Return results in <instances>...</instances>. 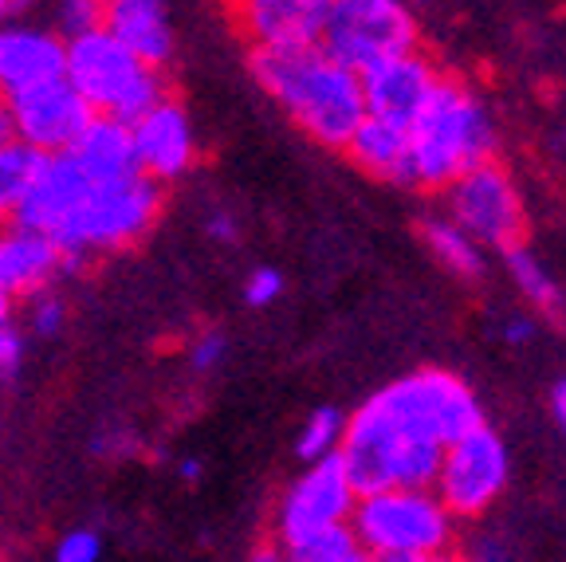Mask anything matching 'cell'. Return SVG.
Instances as JSON below:
<instances>
[{"label": "cell", "mask_w": 566, "mask_h": 562, "mask_svg": "<svg viewBox=\"0 0 566 562\" xmlns=\"http://www.w3.org/2000/svg\"><path fill=\"white\" fill-rule=\"evenodd\" d=\"M9 319H12V295L0 288V323H9Z\"/></svg>", "instance_id": "40"}, {"label": "cell", "mask_w": 566, "mask_h": 562, "mask_svg": "<svg viewBox=\"0 0 566 562\" xmlns=\"http://www.w3.org/2000/svg\"><path fill=\"white\" fill-rule=\"evenodd\" d=\"M197 476H201V465H197L193 457L181 460V480H197Z\"/></svg>", "instance_id": "39"}, {"label": "cell", "mask_w": 566, "mask_h": 562, "mask_svg": "<svg viewBox=\"0 0 566 562\" xmlns=\"http://www.w3.org/2000/svg\"><path fill=\"white\" fill-rule=\"evenodd\" d=\"M248 562H280V547H260V551H252Z\"/></svg>", "instance_id": "38"}, {"label": "cell", "mask_w": 566, "mask_h": 562, "mask_svg": "<svg viewBox=\"0 0 566 562\" xmlns=\"http://www.w3.org/2000/svg\"><path fill=\"white\" fill-rule=\"evenodd\" d=\"M421 28L409 0H335L318 48L350 71H366L389 55L413 52Z\"/></svg>", "instance_id": "7"}, {"label": "cell", "mask_w": 566, "mask_h": 562, "mask_svg": "<svg viewBox=\"0 0 566 562\" xmlns=\"http://www.w3.org/2000/svg\"><path fill=\"white\" fill-rule=\"evenodd\" d=\"M343 154L363 169L389 185H409V131L386 118H363V126L350 134Z\"/></svg>", "instance_id": "20"}, {"label": "cell", "mask_w": 566, "mask_h": 562, "mask_svg": "<svg viewBox=\"0 0 566 562\" xmlns=\"http://www.w3.org/2000/svg\"><path fill=\"white\" fill-rule=\"evenodd\" d=\"M103 32L158 71L174 60V24L166 0H103Z\"/></svg>", "instance_id": "17"}, {"label": "cell", "mask_w": 566, "mask_h": 562, "mask_svg": "<svg viewBox=\"0 0 566 562\" xmlns=\"http://www.w3.org/2000/svg\"><path fill=\"white\" fill-rule=\"evenodd\" d=\"M67 326V303L55 291H40L35 299H28V331L35 339H55Z\"/></svg>", "instance_id": "26"}, {"label": "cell", "mask_w": 566, "mask_h": 562, "mask_svg": "<svg viewBox=\"0 0 566 562\" xmlns=\"http://www.w3.org/2000/svg\"><path fill=\"white\" fill-rule=\"evenodd\" d=\"M252 75L318 146L343 149L366 118L358 71L331 60L318 44L252 48Z\"/></svg>", "instance_id": "1"}, {"label": "cell", "mask_w": 566, "mask_h": 562, "mask_svg": "<svg viewBox=\"0 0 566 562\" xmlns=\"http://www.w3.org/2000/svg\"><path fill=\"white\" fill-rule=\"evenodd\" d=\"M346 528L370 559L421 562L449 551L457 519L444 511L433 488H386L358 496Z\"/></svg>", "instance_id": "4"}, {"label": "cell", "mask_w": 566, "mask_h": 562, "mask_svg": "<svg viewBox=\"0 0 566 562\" xmlns=\"http://www.w3.org/2000/svg\"><path fill=\"white\" fill-rule=\"evenodd\" d=\"M563 146H566V134H563Z\"/></svg>", "instance_id": "45"}, {"label": "cell", "mask_w": 566, "mask_h": 562, "mask_svg": "<svg viewBox=\"0 0 566 562\" xmlns=\"http://www.w3.org/2000/svg\"><path fill=\"white\" fill-rule=\"evenodd\" d=\"M507 483H512V452L504 437L484 422L441 452L433 496L452 519H480L504 500Z\"/></svg>", "instance_id": "8"}, {"label": "cell", "mask_w": 566, "mask_h": 562, "mask_svg": "<svg viewBox=\"0 0 566 562\" xmlns=\"http://www.w3.org/2000/svg\"><path fill=\"white\" fill-rule=\"evenodd\" d=\"M421 240L449 275H457V280H484L488 272L484 248L460 229V225H452L449 217L421 220Z\"/></svg>", "instance_id": "21"}, {"label": "cell", "mask_w": 566, "mask_h": 562, "mask_svg": "<svg viewBox=\"0 0 566 562\" xmlns=\"http://www.w3.org/2000/svg\"><path fill=\"white\" fill-rule=\"evenodd\" d=\"M63 80L80 91V98L91 106V115L118 118L126 126L138 115H146L158 98H166L161 71L142 63L134 52H126L115 35H106L103 28L67 40Z\"/></svg>", "instance_id": "5"}, {"label": "cell", "mask_w": 566, "mask_h": 562, "mask_svg": "<svg viewBox=\"0 0 566 562\" xmlns=\"http://www.w3.org/2000/svg\"><path fill=\"white\" fill-rule=\"evenodd\" d=\"M205 229H209V237L217 240V244H232V240L240 237V229H237V217H232V212H224V209H217L209 217V225H205Z\"/></svg>", "instance_id": "34"}, {"label": "cell", "mask_w": 566, "mask_h": 562, "mask_svg": "<svg viewBox=\"0 0 566 562\" xmlns=\"http://www.w3.org/2000/svg\"><path fill=\"white\" fill-rule=\"evenodd\" d=\"M363 80V103L370 118H386V123L409 126L417 118L429 95L441 83V71L421 48L401 55H389V60L370 63L366 71H358Z\"/></svg>", "instance_id": "13"}, {"label": "cell", "mask_w": 566, "mask_h": 562, "mask_svg": "<svg viewBox=\"0 0 566 562\" xmlns=\"http://www.w3.org/2000/svg\"><path fill=\"white\" fill-rule=\"evenodd\" d=\"M409 131V185L444 194L457 177L495 162L500 131L488 103L469 83L441 75L429 103L417 111Z\"/></svg>", "instance_id": "2"}, {"label": "cell", "mask_w": 566, "mask_h": 562, "mask_svg": "<svg viewBox=\"0 0 566 562\" xmlns=\"http://www.w3.org/2000/svg\"><path fill=\"white\" fill-rule=\"evenodd\" d=\"M83 189H87V174H83L67 154H52V158H44L40 169H35L12 225H24V229L48 232V237H52L63 220H67V212L75 209Z\"/></svg>", "instance_id": "18"}, {"label": "cell", "mask_w": 566, "mask_h": 562, "mask_svg": "<svg viewBox=\"0 0 566 562\" xmlns=\"http://www.w3.org/2000/svg\"><path fill=\"white\" fill-rule=\"evenodd\" d=\"M504 264H507V275L515 280L520 295L527 299L531 308L543 311L547 319H563L566 315V295L558 288V280L551 275V268L543 264L539 256L531 252L527 244H515L504 252Z\"/></svg>", "instance_id": "22"}, {"label": "cell", "mask_w": 566, "mask_h": 562, "mask_svg": "<svg viewBox=\"0 0 566 562\" xmlns=\"http://www.w3.org/2000/svg\"><path fill=\"white\" fill-rule=\"evenodd\" d=\"M354 503H358V492H354L338 457L315 460L283 488L280 503H275V539L283 547L295 539L318 535V531L346 528Z\"/></svg>", "instance_id": "10"}, {"label": "cell", "mask_w": 566, "mask_h": 562, "mask_svg": "<svg viewBox=\"0 0 566 562\" xmlns=\"http://www.w3.org/2000/svg\"><path fill=\"white\" fill-rule=\"evenodd\" d=\"M283 295V275L275 268H256L244 283V299L248 308H272L275 299Z\"/></svg>", "instance_id": "31"}, {"label": "cell", "mask_w": 566, "mask_h": 562, "mask_svg": "<svg viewBox=\"0 0 566 562\" xmlns=\"http://www.w3.org/2000/svg\"><path fill=\"white\" fill-rule=\"evenodd\" d=\"M551 414H555L558 429H563V437H566V378H558L555 389H551Z\"/></svg>", "instance_id": "35"}, {"label": "cell", "mask_w": 566, "mask_h": 562, "mask_svg": "<svg viewBox=\"0 0 566 562\" xmlns=\"http://www.w3.org/2000/svg\"><path fill=\"white\" fill-rule=\"evenodd\" d=\"M460 562H515V551L504 535L495 531H476V535L464 543V554H457Z\"/></svg>", "instance_id": "30"}, {"label": "cell", "mask_w": 566, "mask_h": 562, "mask_svg": "<svg viewBox=\"0 0 566 562\" xmlns=\"http://www.w3.org/2000/svg\"><path fill=\"white\" fill-rule=\"evenodd\" d=\"M103 559V535L95 528H75L55 543V562H98Z\"/></svg>", "instance_id": "28"}, {"label": "cell", "mask_w": 566, "mask_h": 562, "mask_svg": "<svg viewBox=\"0 0 566 562\" xmlns=\"http://www.w3.org/2000/svg\"><path fill=\"white\" fill-rule=\"evenodd\" d=\"M363 547L350 535V528L318 531V535L295 539L280 547V562H358Z\"/></svg>", "instance_id": "25"}, {"label": "cell", "mask_w": 566, "mask_h": 562, "mask_svg": "<svg viewBox=\"0 0 566 562\" xmlns=\"http://www.w3.org/2000/svg\"><path fill=\"white\" fill-rule=\"evenodd\" d=\"M67 272H80L63 248L48 232L24 229V225H0V288L12 299H35L52 291V283Z\"/></svg>", "instance_id": "14"}, {"label": "cell", "mask_w": 566, "mask_h": 562, "mask_svg": "<svg viewBox=\"0 0 566 562\" xmlns=\"http://www.w3.org/2000/svg\"><path fill=\"white\" fill-rule=\"evenodd\" d=\"M40 162L44 158H40L35 149L20 146V142H4V146H0V225H9V220L17 217Z\"/></svg>", "instance_id": "23"}, {"label": "cell", "mask_w": 566, "mask_h": 562, "mask_svg": "<svg viewBox=\"0 0 566 562\" xmlns=\"http://www.w3.org/2000/svg\"><path fill=\"white\" fill-rule=\"evenodd\" d=\"M335 0H237L240 28L252 48L318 44Z\"/></svg>", "instance_id": "16"}, {"label": "cell", "mask_w": 566, "mask_h": 562, "mask_svg": "<svg viewBox=\"0 0 566 562\" xmlns=\"http://www.w3.org/2000/svg\"><path fill=\"white\" fill-rule=\"evenodd\" d=\"M4 142H12V123H9V103L0 98V146Z\"/></svg>", "instance_id": "37"}, {"label": "cell", "mask_w": 566, "mask_h": 562, "mask_svg": "<svg viewBox=\"0 0 566 562\" xmlns=\"http://www.w3.org/2000/svg\"><path fill=\"white\" fill-rule=\"evenodd\" d=\"M67 158L87 174V181H123V177L138 174L130 126L118 123V118H91L75 138V146L67 149Z\"/></svg>", "instance_id": "19"}, {"label": "cell", "mask_w": 566, "mask_h": 562, "mask_svg": "<svg viewBox=\"0 0 566 562\" xmlns=\"http://www.w3.org/2000/svg\"><path fill=\"white\" fill-rule=\"evenodd\" d=\"M60 28L67 40L103 28V0H60Z\"/></svg>", "instance_id": "27"}, {"label": "cell", "mask_w": 566, "mask_h": 562, "mask_svg": "<svg viewBox=\"0 0 566 562\" xmlns=\"http://www.w3.org/2000/svg\"><path fill=\"white\" fill-rule=\"evenodd\" d=\"M343 429H346V414H338L335 405H323V409H315V414L303 422L300 437H295V457H300L303 465L338 457Z\"/></svg>", "instance_id": "24"}, {"label": "cell", "mask_w": 566, "mask_h": 562, "mask_svg": "<svg viewBox=\"0 0 566 562\" xmlns=\"http://www.w3.org/2000/svg\"><path fill=\"white\" fill-rule=\"evenodd\" d=\"M224 354H229V343H224V334L209 331L201 334L193 346H189V366L197 370V374H212V370L221 366Z\"/></svg>", "instance_id": "32"}, {"label": "cell", "mask_w": 566, "mask_h": 562, "mask_svg": "<svg viewBox=\"0 0 566 562\" xmlns=\"http://www.w3.org/2000/svg\"><path fill=\"white\" fill-rule=\"evenodd\" d=\"M166 209V189L150 177H123V181H87L75 209L67 212L52 240L63 248L71 264L83 268L87 256L123 252L150 237Z\"/></svg>", "instance_id": "3"}, {"label": "cell", "mask_w": 566, "mask_h": 562, "mask_svg": "<svg viewBox=\"0 0 566 562\" xmlns=\"http://www.w3.org/2000/svg\"><path fill=\"white\" fill-rule=\"evenodd\" d=\"M63 67H67L63 35L32 24L0 28V98L63 80Z\"/></svg>", "instance_id": "15"}, {"label": "cell", "mask_w": 566, "mask_h": 562, "mask_svg": "<svg viewBox=\"0 0 566 562\" xmlns=\"http://www.w3.org/2000/svg\"><path fill=\"white\" fill-rule=\"evenodd\" d=\"M370 562H406V559H370Z\"/></svg>", "instance_id": "42"}, {"label": "cell", "mask_w": 566, "mask_h": 562, "mask_svg": "<svg viewBox=\"0 0 566 562\" xmlns=\"http://www.w3.org/2000/svg\"><path fill=\"white\" fill-rule=\"evenodd\" d=\"M370 397L409 440H424L437 448H449L452 440L484 425L480 394L460 374L441 366L406 374Z\"/></svg>", "instance_id": "6"}, {"label": "cell", "mask_w": 566, "mask_h": 562, "mask_svg": "<svg viewBox=\"0 0 566 562\" xmlns=\"http://www.w3.org/2000/svg\"><path fill=\"white\" fill-rule=\"evenodd\" d=\"M358 562H370V554H363V559H358Z\"/></svg>", "instance_id": "43"}, {"label": "cell", "mask_w": 566, "mask_h": 562, "mask_svg": "<svg viewBox=\"0 0 566 562\" xmlns=\"http://www.w3.org/2000/svg\"><path fill=\"white\" fill-rule=\"evenodd\" d=\"M449 197V212L444 217L452 225L469 232L480 248H495V252H507V248L523 244V232H527V205L515 177L507 174L500 162H484L472 174L457 177V181L444 189Z\"/></svg>", "instance_id": "9"}, {"label": "cell", "mask_w": 566, "mask_h": 562, "mask_svg": "<svg viewBox=\"0 0 566 562\" xmlns=\"http://www.w3.org/2000/svg\"><path fill=\"white\" fill-rule=\"evenodd\" d=\"M0 562H9V559H4V554H0Z\"/></svg>", "instance_id": "44"}, {"label": "cell", "mask_w": 566, "mask_h": 562, "mask_svg": "<svg viewBox=\"0 0 566 562\" xmlns=\"http://www.w3.org/2000/svg\"><path fill=\"white\" fill-rule=\"evenodd\" d=\"M9 103V123H12V142L35 149L40 158L52 154H67L75 146V138L83 134V126L91 123V106L80 98V91L67 80L44 83V87L20 91V95L4 98Z\"/></svg>", "instance_id": "11"}, {"label": "cell", "mask_w": 566, "mask_h": 562, "mask_svg": "<svg viewBox=\"0 0 566 562\" xmlns=\"http://www.w3.org/2000/svg\"><path fill=\"white\" fill-rule=\"evenodd\" d=\"M535 334H539V323H535L531 315H512L504 323V343H512V346L535 343Z\"/></svg>", "instance_id": "33"}, {"label": "cell", "mask_w": 566, "mask_h": 562, "mask_svg": "<svg viewBox=\"0 0 566 562\" xmlns=\"http://www.w3.org/2000/svg\"><path fill=\"white\" fill-rule=\"evenodd\" d=\"M28 339L17 323H0V382H17L20 370H24Z\"/></svg>", "instance_id": "29"}, {"label": "cell", "mask_w": 566, "mask_h": 562, "mask_svg": "<svg viewBox=\"0 0 566 562\" xmlns=\"http://www.w3.org/2000/svg\"><path fill=\"white\" fill-rule=\"evenodd\" d=\"M32 9V0H0V28L4 24H17V17Z\"/></svg>", "instance_id": "36"}, {"label": "cell", "mask_w": 566, "mask_h": 562, "mask_svg": "<svg viewBox=\"0 0 566 562\" xmlns=\"http://www.w3.org/2000/svg\"><path fill=\"white\" fill-rule=\"evenodd\" d=\"M421 562H460L452 551H444V554H433V559H421Z\"/></svg>", "instance_id": "41"}, {"label": "cell", "mask_w": 566, "mask_h": 562, "mask_svg": "<svg viewBox=\"0 0 566 562\" xmlns=\"http://www.w3.org/2000/svg\"><path fill=\"white\" fill-rule=\"evenodd\" d=\"M134 138V158H138V174L150 177L158 185L181 181L189 169L197 166V131L189 111L177 98H158V103L130 123Z\"/></svg>", "instance_id": "12"}]
</instances>
